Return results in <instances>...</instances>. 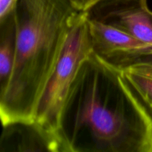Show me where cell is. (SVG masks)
<instances>
[{
	"instance_id": "277c9868",
	"label": "cell",
	"mask_w": 152,
	"mask_h": 152,
	"mask_svg": "<svg viewBox=\"0 0 152 152\" xmlns=\"http://www.w3.org/2000/svg\"><path fill=\"white\" fill-rule=\"evenodd\" d=\"M88 19L115 27L152 47V11L148 0H99Z\"/></svg>"
},
{
	"instance_id": "52a82bcc",
	"label": "cell",
	"mask_w": 152,
	"mask_h": 152,
	"mask_svg": "<svg viewBox=\"0 0 152 152\" xmlns=\"http://www.w3.org/2000/svg\"><path fill=\"white\" fill-rule=\"evenodd\" d=\"M122 78L152 120V53L120 70Z\"/></svg>"
},
{
	"instance_id": "3957f363",
	"label": "cell",
	"mask_w": 152,
	"mask_h": 152,
	"mask_svg": "<svg viewBox=\"0 0 152 152\" xmlns=\"http://www.w3.org/2000/svg\"><path fill=\"white\" fill-rule=\"evenodd\" d=\"M92 52L87 13L79 11L37 102L34 121L47 130L57 133L62 107L71 85L83 62Z\"/></svg>"
},
{
	"instance_id": "8992f818",
	"label": "cell",
	"mask_w": 152,
	"mask_h": 152,
	"mask_svg": "<svg viewBox=\"0 0 152 152\" xmlns=\"http://www.w3.org/2000/svg\"><path fill=\"white\" fill-rule=\"evenodd\" d=\"M0 152H63L57 133L34 120H20L2 126Z\"/></svg>"
},
{
	"instance_id": "7a4b0ae2",
	"label": "cell",
	"mask_w": 152,
	"mask_h": 152,
	"mask_svg": "<svg viewBox=\"0 0 152 152\" xmlns=\"http://www.w3.org/2000/svg\"><path fill=\"white\" fill-rule=\"evenodd\" d=\"M79 10L69 0H19L10 83L0 96L1 125L34 120L37 102Z\"/></svg>"
},
{
	"instance_id": "9c48e42d",
	"label": "cell",
	"mask_w": 152,
	"mask_h": 152,
	"mask_svg": "<svg viewBox=\"0 0 152 152\" xmlns=\"http://www.w3.org/2000/svg\"><path fill=\"white\" fill-rule=\"evenodd\" d=\"M19 0H0V19L15 10Z\"/></svg>"
},
{
	"instance_id": "ba28073f",
	"label": "cell",
	"mask_w": 152,
	"mask_h": 152,
	"mask_svg": "<svg viewBox=\"0 0 152 152\" xmlns=\"http://www.w3.org/2000/svg\"><path fill=\"white\" fill-rule=\"evenodd\" d=\"M16 45V9L0 19V96L10 83L14 66Z\"/></svg>"
},
{
	"instance_id": "5b68a950",
	"label": "cell",
	"mask_w": 152,
	"mask_h": 152,
	"mask_svg": "<svg viewBox=\"0 0 152 152\" xmlns=\"http://www.w3.org/2000/svg\"><path fill=\"white\" fill-rule=\"evenodd\" d=\"M93 52L111 66L121 70L152 53V47L122 30L88 19Z\"/></svg>"
},
{
	"instance_id": "30bf717a",
	"label": "cell",
	"mask_w": 152,
	"mask_h": 152,
	"mask_svg": "<svg viewBox=\"0 0 152 152\" xmlns=\"http://www.w3.org/2000/svg\"><path fill=\"white\" fill-rule=\"evenodd\" d=\"M69 1L79 11H87L99 0H69Z\"/></svg>"
},
{
	"instance_id": "6da1fadb",
	"label": "cell",
	"mask_w": 152,
	"mask_h": 152,
	"mask_svg": "<svg viewBox=\"0 0 152 152\" xmlns=\"http://www.w3.org/2000/svg\"><path fill=\"white\" fill-rule=\"evenodd\" d=\"M63 152H152V120L120 70L94 52L83 62L62 107Z\"/></svg>"
}]
</instances>
